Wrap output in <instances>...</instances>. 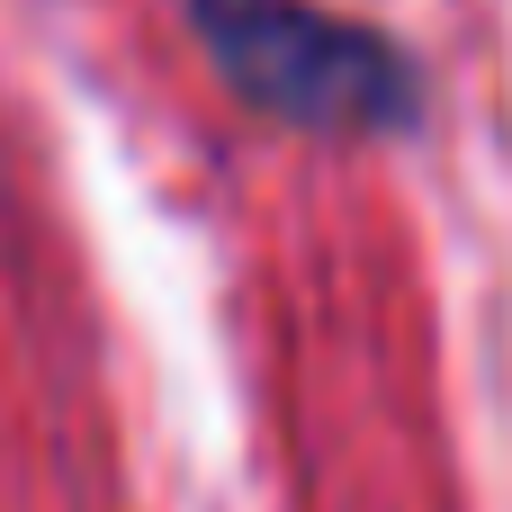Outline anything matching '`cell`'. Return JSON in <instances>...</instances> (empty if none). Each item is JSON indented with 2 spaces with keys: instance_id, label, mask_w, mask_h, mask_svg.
<instances>
[{
  "instance_id": "cell-1",
  "label": "cell",
  "mask_w": 512,
  "mask_h": 512,
  "mask_svg": "<svg viewBox=\"0 0 512 512\" xmlns=\"http://www.w3.org/2000/svg\"><path fill=\"white\" fill-rule=\"evenodd\" d=\"M189 27L225 90L297 135H396L423 117V72L396 36L315 0H189Z\"/></svg>"
}]
</instances>
